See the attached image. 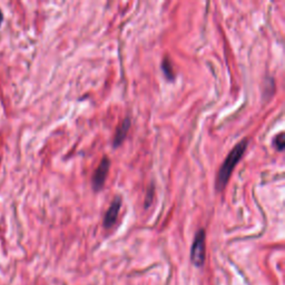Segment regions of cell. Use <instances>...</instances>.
<instances>
[{"label": "cell", "mask_w": 285, "mask_h": 285, "mask_svg": "<svg viewBox=\"0 0 285 285\" xmlns=\"http://www.w3.org/2000/svg\"><path fill=\"white\" fill-rule=\"evenodd\" d=\"M247 144H248L247 139H244V141L236 144V146L232 149L231 153L229 154V156L226 157L224 163L222 164L216 179V188L219 191H222L224 188L227 182H229L233 169H234L237 163L240 162L242 156L244 155V152L246 151Z\"/></svg>", "instance_id": "1"}, {"label": "cell", "mask_w": 285, "mask_h": 285, "mask_svg": "<svg viewBox=\"0 0 285 285\" xmlns=\"http://www.w3.org/2000/svg\"><path fill=\"white\" fill-rule=\"evenodd\" d=\"M191 260L195 266L201 267L205 262V231L200 230L196 233L191 250Z\"/></svg>", "instance_id": "2"}, {"label": "cell", "mask_w": 285, "mask_h": 285, "mask_svg": "<svg viewBox=\"0 0 285 285\" xmlns=\"http://www.w3.org/2000/svg\"><path fill=\"white\" fill-rule=\"evenodd\" d=\"M110 167H111V160L108 159V157H104L102 159L101 164L98 165V167L96 168L94 176H92V188H94L96 192L101 191L103 188Z\"/></svg>", "instance_id": "3"}, {"label": "cell", "mask_w": 285, "mask_h": 285, "mask_svg": "<svg viewBox=\"0 0 285 285\" xmlns=\"http://www.w3.org/2000/svg\"><path fill=\"white\" fill-rule=\"evenodd\" d=\"M121 206H122V199L119 198V196H116V198L114 199L112 205L110 206V209L107 210L105 217H104V226H105L106 229H111L112 226L115 225L119 214V210H121Z\"/></svg>", "instance_id": "4"}, {"label": "cell", "mask_w": 285, "mask_h": 285, "mask_svg": "<svg viewBox=\"0 0 285 285\" xmlns=\"http://www.w3.org/2000/svg\"><path fill=\"white\" fill-rule=\"evenodd\" d=\"M129 128H131V119L125 118L121 125H119L118 128L116 129L115 138H114V146L117 147L123 143V141L125 139L126 135L129 131Z\"/></svg>", "instance_id": "5"}, {"label": "cell", "mask_w": 285, "mask_h": 285, "mask_svg": "<svg viewBox=\"0 0 285 285\" xmlns=\"http://www.w3.org/2000/svg\"><path fill=\"white\" fill-rule=\"evenodd\" d=\"M162 68L164 74L166 75V77L168 79L173 80L174 79V69H173V65L170 63V60H168V58H164L163 64H162Z\"/></svg>", "instance_id": "6"}, {"label": "cell", "mask_w": 285, "mask_h": 285, "mask_svg": "<svg viewBox=\"0 0 285 285\" xmlns=\"http://www.w3.org/2000/svg\"><path fill=\"white\" fill-rule=\"evenodd\" d=\"M284 145H285L284 134L281 133V134L277 135L275 139H274V146H275L276 149H278V151H282V149L284 148Z\"/></svg>", "instance_id": "7"}, {"label": "cell", "mask_w": 285, "mask_h": 285, "mask_svg": "<svg viewBox=\"0 0 285 285\" xmlns=\"http://www.w3.org/2000/svg\"><path fill=\"white\" fill-rule=\"evenodd\" d=\"M3 17H4V16H3V13L0 12V24H2V22H3Z\"/></svg>", "instance_id": "8"}]
</instances>
